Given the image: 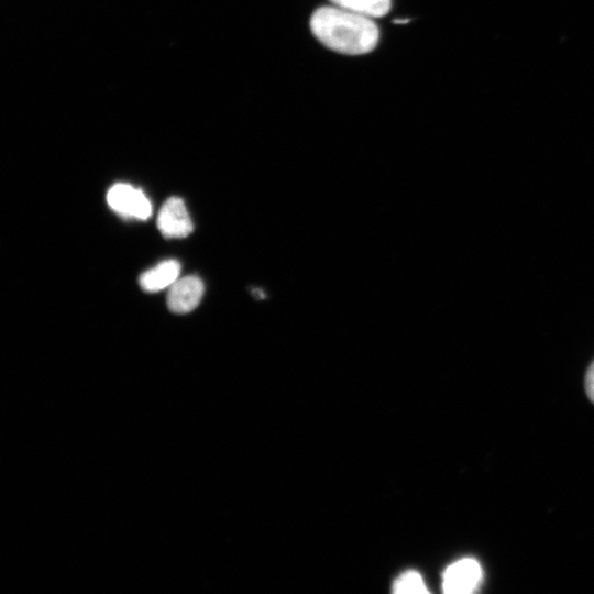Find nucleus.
<instances>
[{
  "instance_id": "7ed1b4c3",
  "label": "nucleus",
  "mask_w": 594,
  "mask_h": 594,
  "mask_svg": "<svg viewBox=\"0 0 594 594\" xmlns=\"http://www.w3.org/2000/svg\"><path fill=\"white\" fill-rule=\"evenodd\" d=\"M483 572L473 558H463L450 564L442 579V588L448 594H470L477 590Z\"/></svg>"
},
{
  "instance_id": "f257e3e1",
  "label": "nucleus",
  "mask_w": 594,
  "mask_h": 594,
  "mask_svg": "<svg viewBox=\"0 0 594 594\" xmlns=\"http://www.w3.org/2000/svg\"><path fill=\"white\" fill-rule=\"evenodd\" d=\"M315 37L328 48L346 55H362L375 48L380 32L365 15L339 7H321L310 18Z\"/></svg>"
},
{
  "instance_id": "423d86ee",
  "label": "nucleus",
  "mask_w": 594,
  "mask_h": 594,
  "mask_svg": "<svg viewBox=\"0 0 594 594\" xmlns=\"http://www.w3.org/2000/svg\"><path fill=\"white\" fill-rule=\"evenodd\" d=\"M180 264L176 260H166L142 273L140 286L147 293H155L173 285L179 276Z\"/></svg>"
},
{
  "instance_id": "1a4fd4ad",
  "label": "nucleus",
  "mask_w": 594,
  "mask_h": 594,
  "mask_svg": "<svg viewBox=\"0 0 594 594\" xmlns=\"http://www.w3.org/2000/svg\"><path fill=\"white\" fill-rule=\"evenodd\" d=\"M584 385L587 397L594 403V361L586 371Z\"/></svg>"
},
{
  "instance_id": "39448f33",
  "label": "nucleus",
  "mask_w": 594,
  "mask_h": 594,
  "mask_svg": "<svg viewBox=\"0 0 594 594\" xmlns=\"http://www.w3.org/2000/svg\"><path fill=\"white\" fill-rule=\"evenodd\" d=\"M204 283L196 275L178 278L169 286L167 306L175 314H187L194 310L204 295Z\"/></svg>"
},
{
  "instance_id": "9d476101",
  "label": "nucleus",
  "mask_w": 594,
  "mask_h": 594,
  "mask_svg": "<svg viewBox=\"0 0 594 594\" xmlns=\"http://www.w3.org/2000/svg\"><path fill=\"white\" fill-rule=\"evenodd\" d=\"M409 20H394L393 22L396 23V24H403V23H407Z\"/></svg>"
},
{
  "instance_id": "6e6552de",
  "label": "nucleus",
  "mask_w": 594,
  "mask_h": 594,
  "mask_svg": "<svg viewBox=\"0 0 594 594\" xmlns=\"http://www.w3.org/2000/svg\"><path fill=\"white\" fill-rule=\"evenodd\" d=\"M395 593H428L422 576L416 571H406L393 584Z\"/></svg>"
},
{
  "instance_id": "f03ea898",
  "label": "nucleus",
  "mask_w": 594,
  "mask_h": 594,
  "mask_svg": "<svg viewBox=\"0 0 594 594\" xmlns=\"http://www.w3.org/2000/svg\"><path fill=\"white\" fill-rule=\"evenodd\" d=\"M108 205L117 213L146 220L152 215V205L144 193L129 184H116L107 194Z\"/></svg>"
},
{
  "instance_id": "0eeeda50",
  "label": "nucleus",
  "mask_w": 594,
  "mask_h": 594,
  "mask_svg": "<svg viewBox=\"0 0 594 594\" xmlns=\"http://www.w3.org/2000/svg\"><path fill=\"white\" fill-rule=\"evenodd\" d=\"M337 7L369 18H381L388 13L392 0H330Z\"/></svg>"
},
{
  "instance_id": "20e7f679",
  "label": "nucleus",
  "mask_w": 594,
  "mask_h": 594,
  "mask_svg": "<svg viewBox=\"0 0 594 594\" xmlns=\"http://www.w3.org/2000/svg\"><path fill=\"white\" fill-rule=\"evenodd\" d=\"M157 228L165 238H185L194 229L184 201L179 197L168 198L157 217Z\"/></svg>"
}]
</instances>
